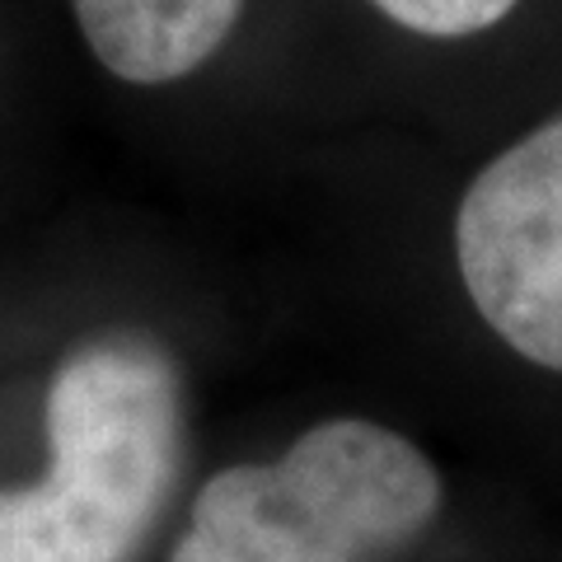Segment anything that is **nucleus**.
Masks as SVG:
<instances>
[{"label": "nucleus", "mask_w": 562, "mask_h": 562, "mask_svg": "<svg viewBox=\"0 0 562 562\" xmlns=\"http://www.w3.org/2000/svg\"><path fill=\"white\" fill-rule=\"evenodd\" d=\"M179 464L183 384L165 347H76L47 384V473L0 487V562H136Z\"/></svg>", "instance_id": "1"}, {"label": "nucleus", "mask_w": 562, "mask_h": 562, "mask_svg": "<svg viewBox=\"0 0 562 562\" xmlns=\"http://www.w3.org/2000/svg\"><path fill=\"white\" fill-rule=\"evenodd\" d=\"M446 483L408 436L328 417L262 464L198 487L169 562H380L441 516Z\"/></svg>", "instance_id": "2"}, {"label": "nucleus", "mask_w": 562, "mask_h": 562, "mask_svg": "<svg viewBox=\"0 0 562 562\" xmlns=\"http://www.w3.org/2000/svg\"><path fill=\"white\" fill-rule=\"evenodd\" d=\"M454 262L479 319L516 357L562 375V113L464 188Z\"/></svg>", "instance_id": "3"}, {"label": "nucleus", "mask_w": 562, "mask_h": 562, "mask_svg": "<svg viewBox=\"0 0 562 562\" xmlns=\"http://www.w3.org/2000/svg\"><path fill=\"white\" fill-rule=\"evenodd\" d=\"M70 10L109 76L169 85L202 70L225 47L244 0H70Z\"/></svg>", "instance_id": "4"}, {"label": "nucleus", "mask_w": 562, "mask_h": 562, "mask_svg": "<svg viewBox=\"0 0 562 562\" xmlns=\"http://www.w3.org/2000/svg\"><path fill=\"white\" fill-rule=\"evenodd\" d=\"M371 5L422 38H473L497 29L520 0H371Z\"/></svg>", "instance_id": "5"}]
</instances>
